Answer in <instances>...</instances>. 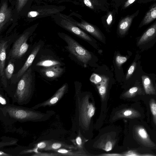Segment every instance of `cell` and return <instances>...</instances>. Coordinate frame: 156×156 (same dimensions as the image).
I'll return each mask as SVG.
<instances>
[{
	"label": "cell",
	"instance_id": "cell-1",
	"mask_svg": "<svg viewBox=\"0 0 156 156\" xmlns=\"http://www.w3.org/2000/svg\"><path fill=\"white\" fill-rule=\"evenodd\" d=\"M3 116L20 122H42L48 119L53 112L46 113L37 111L32 108L8 104L0 108Z\"/></svg>",
	"mask_w": 156,
	"mask_h": 156
},
{
	"label": "cell",
	"instance_id": "cell-2",
	"mask_svg": "<svg viewBox=\"0 0 156 156\" xmlns=\"http://www.w3.org/2000/svg\"><path fill=\"white\" fill-rule=\"evenodd\" d=\"M33 93L32 69L30 67L21 77L13 98L20 105H26L30 100Z\"/></svg>",
	"mask_w": 156,
	"mask_h": 156
},
{
	"label": "cell",
	"instance_id": "cell-3",
	"mask_svg": "<svg viewBox=\"0 0 156 156\" xmlns=\"http://www.w3.org/2000/svg\"><path fill=\"white\" fill-rule=\"evenodd\" d=\"M38 25V23L36 24L27 29L17 39L9 53V57L15 59L19 58L26 52L29 47L27 43V40Z\"/></svg>",
	"mask_w": 156,
	"mask_h": 156
},
{
	"label": "cell",
	"instance_id": "cell-4",
	"mask_svg": "<svg viewBox=\"0 0 156 156\" xmlns=\"http://www.w3.org/2000/svg\"><path fill=\"white\" fill-rule=\"evenodd\" d=\"M61 8L56 5H46L31 6L24 15L26 20L31 21L38 19L51 16L60 12Z\"/></svg>",
	"mask_w": 156,
	"mask_h": 156
},
{
	"label": "cell",
	"instance_id": "cell-5",
	"mask_svg": "<svg viewBox=\"0 0 156 156\" xmlns=\"http://www.w3.org/2000/svg\"><path fill=\"white\" fill-rule=\"evenodd\" d=\"M51 17L56 23L61 27L86 40L92 41L90 37L72 23L70 18L66 16L60 12Z\"/></svg>",
	"mask_w": 156,
	"mask_h": 156
},
{
	"label": "cell",
	"instance_id": "cell-6",
	"mask_svg": "<svg viewBox=\"0 0 156 156\" xmlns=\"http://www.w3.org/2000/svg\"><path fill=\"white\" fill-rule=\"evenodd\" d=\"M64 39L68 44L67 48L68 51L79 60L85 64H87L92 58L90 52L68 35H65Z\"/></svg>",
	"mask_w": 156,
	"mask_h": 156
},
{
	"label": "cell",
	"instance_id": "cell-7",
	"mask_svg": "<svg viewBox=\"0 0 156 156\" xmlns=\"http://www.w3.org/2000/svg\"><path fill=\"white\" fill-rule=\"evenodd\" d=\"M156 42V22L150 27L137 39L136 45L141 50L151 48Z\"/></svg>",
	"mask_w": 156,
	"mask_h": 156
},
{
	"label": "cell",
	"instance_id": "cell-8",
	"mask_svg": "<svg viewBox=\"0 0 156 156\" xmlns=\"http://www.w3.org/2000/svg\"><path fill=\"white\" fill-rule=\"evenodd\" d=\"M95 110L94 105L89 101L88 96H86L83 98L79 110L80 121L85 127L87 128L89 126Z\"/></svg>",
	"mask_w": 156,
	"mask_h": 156
},
{
	"label": "cell",
	"instance_id": "cell-9",
	"mask_svg": "<svg viewBox=\"0 0 156 156\" xmlns=\"http://www.w3.org/2000/svg\"><path fill=\"white\" fill-rule=\"evenodd\" d=\"M10 0H1L0 8V31L1 32L9 23L12 21L15 4L10 6Z\"/></svg>",
	"mask_w": 156,
	"mask_h": 156
},
{
	"label": "cell",
	"instance_id": "cell-10",
	"mask_svg": "<svg viewBox=\"0 0 156 156\" xmlns=\"http://www.w3.org/2000/svg\"><path fill=\"white\" fill-rule=\"evenodd\" d=\"M67 87V84H64L50 98L42 103L35 105L31 108L35 109L41 107L51 106L56 105L65 94Z\"/></svg>",
	"mask_w": 156,
	"mask_h": 156
},
{
	"label": "cell",
	"instance_id": "cell-11",
	"mask_svg": "<svg viewBox=\"0 0 156 156\" xmlns=\"http://www.w3.org/2000/svg\"><path fill=\"white\" fill-rule=\"evenodd\" d=\"M8 46V42L1 40L0 42V75L2 83L5 87L6 86V80L4 68L6 58V49Z\"/></svg>",
	"mask_w": 156,
	"mask_h": 156
},
{
	"label": "cell",
	"instance_id": "cell-12",
	"mask_svg": "<svg viewBox=\"0 0 156 156\" xmlns=\"http://www.w3.org/2000/svg\"><path fill=\"white\" fill-rule=\"evenodd\" d=\"M33 0H16L13 11L12 21L17 19L20 15H24L26 13L25 9L28 6L30 7V3H32ZM28 11V10H27Z\"/></svg>",
	"mask_w": 156,
	"mask_h": 156
},
{
	"label": "cell",
	"instance_id": "cell-13",
	"mask_svg": "<svg viewBox=\"0 0 156 156\" xmlns=\"http://www.w3.org/2000/svg\"><path fill=\"white\" fill-rule=\"evenodd\" d=\"M41 47L40 45H38L34 48L23 66L16 74L15 77L16 79L21 78V77L29 68L39 51Z\"/></svg>",
	"mask_w": 156,
	"mask_h": 156
},
{
	"label": "cell",
	"instance_id": "cell-14",
	"mask_svg": "<svg viewBox=\"0 0 156 156\" xmlns=\"http://www.w3.org/2000/svg\"><path fill=\"white\" fill-rule=\"evenodd\" d=\"M135 133L136 138L144 146L152 147L154 144L151 140L145 129L142 126H138L135 129Z\"/></svg>",
	"mask_w": 156,
	"mask_h": 156
},
{
	"label": "cell",
	"instance_id": "cell-15",
	"mask_svg": "<svg viewBox=\"0 0 156 156\" xmlns=\"http://www.w3.org/2000/svg\"><path fill=\"white\" fill-rule=\"evenodd\" d=\"M70 19L72 23L76 26L88 32L100 41L102 40V36L100 31L92 25L84 21L79 23L73 21Z\"/></svg>",
	"mask_w": 156,
	"mask_h": 156
},
{
	"label": "cell",
	"instance_id": "cell-16",
	"mask_svg": "<svg viewBox=\"0 0 156 156\" xmlns=\"http://www.w3.org/2000/svg\"><path fill=\"white\" fill-rule=\"evenodd\" d=\"M62 148L77 150L76 148L73 145H69L64 142L51 140L50 143L44 150L46 151H54Z\"/></svg>",
	"mask_w": 156,
	"mask_h": 156
},
{
	"label": "cell",
	"instance_id": "cell-17",
	"mask_svg": "<svg viewBox=\"0 0 156 156\" xmlns=\"http://www.w3.org/2000/svg\"><path fill=\"white\" fill-rule=\"evenodd\" d=\"M63 69L59 66L45 67L41 69V72L46 76L51 78L59 77L63 73Z\"/></svg>",
	"mask_w": 156,
	"mask_h": 156
},
{
	"label": "cell",
	"instance_id": "cell-18",
	"mask_svg": "<svg viewBox=\"0 0 156 156\" xmlns=\"http://www.w3.org/2000/svg\"><path fill=\"white\" fill-rule=\"evenodd\" d=\"M140 114L137 111L133 108L125 109L117 112L116 117L117 118H127L133 119L140 116Z\"/></svg>",
	"mask_w": 156,
	"mask_h": 156
},
{
	"label": "cell",
	"instance_id": "cell-19",
	"mask_svg": "<svg viewBox=\"0 0 156 156\" xmlns=\"http://www.w3.org/2000/svg\"><path fill=\"white\" fill-rule=\"evenodd\" d=\"M134 15L125 18L120 22L119 26V33L121 35H124L127 32L135 17Z\"/></svg>",
	"mask_w": 156,
	"mask_h": 156
},
{
	"label": "cell",
	"instance_id": "cell-20",
	"mask_svg": "<svg viewBox=\"0 0 156 156\" xmlns=\"http://www.w3.org/2000/svg\"><path fill=\"white\" fill-rule=\"evenodd\" d=\"M156 19V3L147 12L141 22L139 27L147 25Z\"/></svg>",
	"mask_w": 156,
	"mask_h": 156
},
{
	"label": "cell",
	"instance_id": "cell-21",
	"mask_svg": "<svg viewBox=\"0 0 156 156\" xmlns=\"http://www.w3.org/2000/svg\"><path fill=\"white\" fill-rule=\"evenodd\" d=\"M141 78L144 90L146 94L149 95L156 94V91L150 78L146 75L142 76Z\"/></svg>",
	"mask_w": 156,
	"mask_h": 156
},
{
	"label": "cell",
	"instance_id": "cell-22",
	"mask_svg": "<svg viewBox=\"0 0 156 156\" xmlns=\"http://www.w3.org/2000/svg\"><path fill=\"white\" fill-rule=\"evenodd\" d=\"M101 77V80L99 82V84L97 86V87L102 100L103 101L107 94L109 79L105 76H102Z\"/></svg>",
	"mask_w": 156,
	"mask_h": 156
},
{
	"label": "cell",
	"instance_id": "cell-23",
	"mask_svg": "<svg viewBox=\"0 0 156 156\" xmlns=\"http://www.w3.org/2000/svg\"><path fill=\"white\" fill-rule=\"evenodd\" d=\"M62 148L54 151H53L58 153L60 156H87L81 151H73L72 149Z\"/></svg>",
	"mask_w": 156,
	"mask_h": 156
},
{
	"label": "cell",
	"instance_id": "cell-24",
	"mask_svg": "<svg viewBox=\"0 0 156 156\" xmlns=\"http://www.w3.org/2000/svg\"><path fill=\"white\" fill-rule=\"evenodd\" d=\"M88 140L85 138L81 134L80 130L77 136L71 141L77 149L80 151L83 150L85 143Z\"/></svg>",
	"mask_w": 156,
	"mask_h": 156
},
{
	"label": "cell",
	"instance_id": "cell-25",
	"mask_svg": "<svg viewBox=\"0 0 156 156\" xmlns=\"http://www.w3.org/2000/svg\"><path fill=\"white\" fill-rule=\"evenodd\" d=\"M115 141L112 139L104 140L100 143V148L106 151H108L113 148Z\"/></svg>",
	"mask_w": 156,
	"mask_h": 156
},
{
	"label": "cell",
	"instance_id": "cell-26",
	"mask_svg": "<svg viewBox=\"0 0 156 156\" xmlns=\"http://www.w3.org/2000/svg\"><path fill=\"white\" fill-rule=\"evenodd\" d=\"M142 92V89L138 86L133 87L125 92L122 96L126 98H133Z\"/></svg>",
	"mask_w": 156,
	"mask_h": 156
},
{
	"label": "cell",
	"instance_id": "cell-27",
	"mask_svg": "<svg viewBox=\"0 0 156 156\" xmlns=\"http://www.w3.org/2000/svg\"><path fill=\"white\" fill-rule=\"evenodd\" d=\"M60 62L53 59H46L41 61L38 62L36 66L44 67H49L53 66H60Z\"/></svg>",
	"mask_w": 156,
	"mask_h": 156
},
{
	"label": "cell",
	"instance_id": "cell-28",
	"mask_svg": "<svg viewBox=\"0 0 156 156\" xmlns=\"http://www.w3.org/2000/svg\"><path fill=\"white\" fill-rule=\"evenodd\" d=\"M51 140H44L38 143L35 145V147L31 150L27 151L28 152H34L36 153L38 152V149H43V150L48 146L50 143Z\"/></svg>",
	"mask_w": 156,
	"mask_h": 156
},
{
	"label": "cell",
	"instance_id": "cell-29",
	"mask_svg": "<svg viewBox=\"0 0 156 156\" xmlns=\"http://www.w3.org/2000/svg\"><path fill=\"white\" fill-rule=\"evenodd\" d=\"M14 64L10 61L5 69V75L7 78L10 79L14 71Z\"/></svg>",
	"mask_w": 156,
	"mask_h": 156
},
{
	"label": "cell",
	"instance_id": "cell-30",
	"mask_svg": "<svg viewBox=\"0 0 156 156\" xmlns=\"http://www.w3.org/2000/svg\"><path fill=\"white\" fill-rule=\"evenodd\" d=\"M150 110L153 116L154 123L156 125V102L153 99H151L149 103Z\"/></svg>",
	"mask_w": 156,
	"mask_h": 156
},
{
	"label": "cell",
	"instance_id": "cell-31",
	"mask_svg": "<svg viewBox=\"0 0 156 156\" xmlns=\"http://www.w3.org/2000/svg\"><path fill=\"white\" fill-rule=\"evenodd\" d=\"M127 60L126 57L117 55L115 58V63L118 67L120 69L122 65L126 62Z\"/></svg>",
	"mask_w": 156,
	"mask_h": 156
},
{
	"label": "cell",
	"instance_id": "cell-32",
	"mask_svg": "<svg viewBox=\"0 0 156 156\" xmlns=\"http://www.w3.org/2000/svg\"><path fill=\"white\" fill-rule=\"evenodd\" d=\"M136 63L133 62L128 69L126 76V80H128L132 76L136 68Z\"/></svg>",
	"mask_w": 156,
	"mask_h": 156
},
{
	"label": "cell",
	"instance_id": "cell-33",
	"mask_svg": "<svg viewBox=\"0 0 156 156\" xmlns=\"http://www.w3.org/2000/svg\"><path fill=\"white\" fill-rule=\"evenodd\" d=\"M90 80L92 82L95 84H97L101 81V77L98 75L94 73L91 76Z\"/></svg>",
	"mask_w": 156,
	"mask_h": 156
},
{
	"label": "cell",
	"instance_id": "cell-34",
	"mask_svg": "<svg viewBox=\"0 0 156 156\" xmlns=\"http://www.w3.org/2000/svg\"><path fill=\"white\" fill-rule=\"evenodd\" d=\"M33 156H60V155L57 153L54 152V153H42L39 152L36 153L32 155Z\"/></svg>",
	"mask_w": 156,
	"mask_h": 156
},
{
	"label": "cell",
	"instance_id": "cell-35",
	"mask_svg": "<svg viewBox=\"0 0 156 156\" xmlns=\"http://www.w3.org/2000/svg\"><path fill=\"white\" fill-rule=\"evenodd\" d=\"M83 2L85 5L91 9H93L94 7L90 0H83Z\"/></svg>",
	"mask_w": 156,
	"mask_h": 156
},
{
	"label": "cell",
	"instance_id": "cell-36",
	"mask_svg": "<svg viewBox=\"0 0 156 156\" xmlns=\"http://www.w3.org/2000/svg\"><path fill=\"white\" fill-rule=\"evenodd\" d=\"M100 156H122V154L117 153H112V154H100Z\"/></svg>",
	"mask_w": 156,
	"mask_h": 156
},
{
	"label": "cell",
	"instance_id": "cell-37",
	"mask_svg": "<svg viewBox=\"0 0 156 156\" xmlns=\"http://www.w3.org/2000/svg\"><path fill=\"white\" fill-rule=\"evenodd\" d=\"M136 0H127V1L125 2L124 7L126 8L133 3Z\"/></svg>",
	"mask_w": 156,
	"mask_h": 156
},
{
	"label": "cell",
	"instance_id": "cell-38",
	"mask_svg": "<svg viewBox=\"0 0 156 156\" xmlns=\"http://www.w3.org/2000/svg\"><path fill=\"white\" fill-rule=\"evenodd\" d=\"M112 20V17L111 14H110L108 16L106 20V22L108 25H110Z\"/></svg>",
	"mask_w": 156,
	"mask_h": 156
},
{
	"label": "cell",
	"instance_id": "cell-39",
	"mask_svg": "<svg viewBox=\"0 0 156 156\" xmlns=\"http://www.w3.org/2000/svg\"><path fill=\"white\" fill-rule=\"evenodd\" d=\"M0 102L1 104L3 105H5L6 104L7 102L5 99L0 94Z\"/></svg>",
	"mask_w": 156,
	"mask_h": 156
},
{
	"label": "cell",
	"instance_id": "cell-40",
	"mask_svg": "<svg viewBox=\"0 0 156 156\" xmlns=\"http://www.w3.org/2000/svg\"><path fill=\"white\" fill-rule=\"evenodd\" d=\"M0 156H8L11 155H9V154H8L6 153H5L1 151H0Z\"/></svg>",
	"mask_w": 156,
	"mask_h": 156
},
{
	"label": "cell",
	"instance_id": "cell-41",
	"mask_svg": "<svg viewBox=\"0 0 156 156\" xmlns=\"http://www.w3.org/2000/svg\"><path fill=\"white\" fill-rule=\"evenodd\" d=\"M36 1L37 0H35ZM40 2H52L54 1H56L57 0H37Z\"/></svg>",
	"mask_w": 156,
	"mask_h": 156
},
{
	"label": "cell",
	"instance_id": "cell-42",
	"mask_svg": "<svg viewBox=\"0 0 156 156\" xmlns=\"http://www.w3.org/2000/svg\"><path fill=\"white\" fill-rule=\"evenodd\" d=\"M155 89H156V83L155 84Z\"/></svg>",
	"mask_w": 156,
	"mask_h": 156
}]
</instances>
